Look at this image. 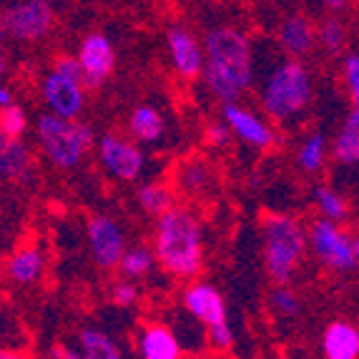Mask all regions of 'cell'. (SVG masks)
<instances>
[{
    "label": "cell",
    "instance_id": "cell-33",
    "mask_svg": "<svg viewBox=\"0 0 359 359\" xmlns=\"http://www.w3.org/2000/svg\"><path fill=\"white\" fill-rule=\"evenodd\" d=\"M108 299H111L114 306H118V309H131L141 299V289L136 287V282L118 279V282H114L111 289H108Z\"/></svg>",
    "mask_w": 359,
    "mask_h": 359
},
{
    "label": "cell",
    "instance_id": "cell-22",
    "mask_svg": "<svg viewBox=\"0 0 359 359\" xmlns=\"http://www.w3.org/2000/svg\"><path fill=\"white\" fill-rule=\"evenodd\" d=\"M330 154L334 156V161L339 166L354 168L359 163V108L352 103L349 114L344 116L341 126L337 128L334 138L330 144Z\"/></svg>",
    "mask_w": 359,
    "mask_h": 359
},
{
    "label": "cell",
    "instance_id": "cell-3",
    "mask_svg": "<svg viewBox=\"0 0 359 359\" xmlns=\"http://www.w3.org/2000/svg\"><path fill=\"white\" fill-rule=\"evenodd\" d=\"M317 83L304 60L287 58L276 50V60L264 68L259 81V103L264 116L274 126H287L299 121L314 103Z\"/></svg>",
    "mask_w": 359,
    "mask_h": 359
},
{
    "label": "cell",
    "instance_id": "cell-2",
    "mask_svg": "<svg viewBox=\"0 0 359 359\" xmlns=\"http://www.w3.org/2000/svg\"><path fill=\"white\" fill-rule=\"evenodd\" d=\"M151 252L171 279L194 282L204 269V224L191 206L176 204L156 216Z\"/></svg>",
    "mask_w": 359,
    "mask_h": 359
},
{
    "label": "cell",
    "instance_id": "cell-17",
    "mask_svg": "<svg viewBox=\"0 0 359 359\" xmlns=\"http://www.w3.org/2000/svg\"><path fill=\"white\" fill-rule=\"evenodd\" d=\"M136 354L138 359H184V344L174 327L149 322L136 334Z\"/></svg>",
    "mask_w": 359,
    "mask_h": 359
},
{
    "label": "cell",
    "instance_id": "cell-10",
    "mask_svg": "<svg viewBox=\"0 0 359 359\" xmlns=\"http://www.w3.org/2000/svg\"><path fill=\"white\" fill-rule=\"evenodd\" d=\"M222 121L231 131V138H239L241 144L254 151H271L276 146V141H279L274 123L266 116L257 114L254 108L244 106L241 101L224 103Z\"/></svg>",
    "mask_w": 359,
    "mask_h": 359
},
{
    "label": "cell",
    "instance_id": "cell-11",
    "mask_svg": "<svg viewBox=\"0 0 359 359\" xmlns=\"http://www.w3.org/2000/svg\"><path fill=\"white\" fill-rule=\"evenodd\" d=\"M86 236H88L90 257H93L98 269L116 271L128 246L126 229L121 226L118 219L111 214H93L88 219V226H86Z\"/></svg>",
    "mask_w": 359,
    "mask_h": 359
},
{
    "label": "cell",
    "instance_id": "cell-8",
    "mask_svg": "<svg viewBox=\"0 0 359 359\" xmlns=\"http://www.w3.org/2000/svg\"><path fill=\"white\" fill-rule=\"evenodd\" d=\"M93 149H96V158L103 171H106V176L123 181V184H133V181L144 179L146 168H149V156L126 133H101V136H96Z\"/></svg>",
    "mask_w": 359,
    "mask_h": 359
},
{
    "label": "cell",
    "instance_id": "cell-21",
    "mask_svg": "<svg viewBox=\"0 0 359 359\" xmlns=\"http://www.w3.org/2000/svg\"><path fill=\"white\" fill-rule=\"evenodd\" d=\"M168 131L166 116L151 103H141L128 116V138L138 146H158L163 144Z\"/></svg>",
    "mask_w": 359,
    "mask_h": 359
},
{
    "label": "cell",
    "instance_id": "cell-6",
    "mask_svg": "<svg viewBox=\"0 0 359 359\" xmlns=\"http://www.w3.org/2000/svg\"><path fill=\"white\" fill-rule=\"evenodd\" d=\"M86 98H88V90L83 86L76 55H55L50 71H46L41 78V101L46 106V114L76 121L83 116L88 103Z\"/></svg>",
    "mask_w": 359,
    "mask_h": 359
},
{
    "label": "cell",
    "instance_id": "cell-39",
    "mask_svg": "<svg viewBox=\"0 0 359 359\" xmlns=\"http://www.w3.org/2000/svg\"><path fill=\"white\" fill-rule=\"evenodd\" d=\"M6 43V25H3V11H0V46Z\"/></svg>",
    "mask_w": 359,
    "mask_h": 359
},
{
    "label": "cell",
    "instance_id": "cell-24",
    "mask_svg": "<svg viewBox=\"0 0 359 359\" xmlns=\"http://www.w3.org/2000/svg\"><path fill=\"white\" fill-rule=\"evenodd\" d=\"M327 156H330V138L324 131H311L297 146V166L306 176H317L327 168Z\"/></svg>",
    "mask_w": 359,
    "mask_h": 359
},
{
    "label": "cell",
    "instance_id": "cell-20",
    "mask_svg": "<svg viewBox=\"0 0 359 359\" xmlns=\"http://www.w3.org/2000/svg\"><path fill=\"white\" fill-rule=\"evenodd\" d=\"M324 359H359V330L349 319H334L324 327L319 339Z\"/></svg>",
    "mask_w": 359,
    "mask_h": 359
},
{
    "label": "cell",
    "instance_id": "cell-26",
    "mask_svg": "<svg viewBox=\"0 0 359 359\" xmlns=\"http://www.w3.org/2000/svg\"><path fill=\"white\" fill-rule=\"evenodd\" d=\"M311 201H314V209H317L319 219H327V222L344 224L349 222V201L341 191H337L334 186L330 184H317L314 191H311Z\"/></svg>",
    "mask_w": 359,
    "mask_h": 359
},
{
    "label": "cell",
    "instance_id": "cell-13",
    "mask_svg": "<svg viewBox=\"0 0 359 359\" xmlns=\"http://www.w3.org/2000/svg\"><path fill=\"white\" fill-rule=\"evenodd\" d=\"M181 309L191 319H196L201 327L226 322L229 309L224 294L214 287L211 282H191L181 292Z\"/></svg>",
    "mask_w": 359,
    "mask_h": 359
},
{
    "label": "cell",
    "instance_id": "cell-37",
    "mask_svg": "<svg viewBox=\"0 0 359 359\" xmlns=\"http://www.w3.org/2000/svg\"><path fill=\"white\" fill-rule=\"evenodd\" d=\"M0 359H30L28 354L18 352V349H11V347H0Z\"/></svg>",
    "mask_w": 359,
    "mask_h": 359
},
{
    "label": "cell",
    "instance_id": "cell-14",
    "mask_svg": "<svg viewBox=\"0 0 359 359\" xmlns=\"http://www.w3.org/2000/svg\"><path fill=\"white\" fill-rule=\"evenodd\" d=\"M166 46H168L171 66H174V71L184 81L201 78V71H204V46H201V38L196 33L176 25V28L168 30Z\"/></svg>",
    "mask_w": 359,
    "mask_h": 359
},
{
    "label": "cell",
    "instance_id": "cell-32",
    "mask_svg": "<svg viewBox=\"0 0 359 359\" xmlns=\"http://www.w3.org/2000/svg\"><path fill=\"white\" fill-rule=\"evenodd\" d=\"M233 341H236V334H233V327L231 322H219V324H211L204 330V344H209L214 352H229L233 347Z\"/></svg>",
    "mask_w": 359,
    "mask_h": 359
},
{
    "label": "cell",
    "instance_id": "cell-15",
    "mask_svg": "<svg viewBox=\"0 0 359 359\" xmlns=\"http://www.w3.org/2000/svg\"><path fill=\"white\" fill-rule=\"evenodd\" d=\"M276 50L287 58L294 60H304L309 58L314 50H317V25L311 23V18L302 15V13H294L279 23L274 38Z\"/></svg>",
    "mask_w": 359,
    "mask_h": 359
},
{
    "label": "cell",
    "instance_id": "cell-25",
    "mask_svg": "<svg viewBox=\"0 0 359 359\" xmlns=\"http://www.w3.org/2000/svg\"><path fill=\"white\" fill-rule=\"evenodd\" d=\"M76 347L83 359H123V352L108 332L98 327H83L76 334Z\"/></svg>",
    "mask_w": 359,
    "mask_h": 359
},
{
    "label": "cell",
    "instance_id": "cell-38",
    "mask_svg": "<svg viewBox=\"0 0 359 359\" xmlns=\"http://www.w3.org/2000/svg\"><path fill=\"white\" fill-rule=\"evenodd\" d=\"M11 73V58H8V53L3 48H0V81Z\"/></svg>",
    "mask_w": 359,
    "mask_h": 359
},
{
    "label": "cell",
    "instance_id": "cell-31",
    "mask_svg": "<svg viewBox=\"0 0 359 359\" xmlns=\"http://www.w3.org/2000/svg\"><path fill=\"white\" fill-rule=\"evenodd\" d=\"M341 86L349 93V101L359 106V55L357 50L341 53Z\"/></svg>",
    "mask_w": 359,
    "mask_h": 359
},
{
    "label": "cell",
    "instance_id": "cell-28",
    "mask_svg": "<svg viewBox=\"0 0 359 359\" xmlns=\"http://www.w3.org/2000/svg\"><path fill=\"white\" fill-rule=\"evenodd\" d=\"M349 43V25L341 15H327L317 23V48L327 55H341Z\"/></svg>",
    "mask_w": 359,
    "mask_h": 359
},
{
    "label": "cell",
    "instance_id": "cell-7",
    "mask_svg": "<svg viewBox=\"0 0 359 359\" xmlns=\"http://www.w3.org/2000/svg\"><path fill=\"white\" fill-rule=\"evenodd\" d=\"M306 246L332 274H352L359 264V241L344 224L314 219L306 229Z\"/></svg>",
    "mask_w": 359,
    "mask_h": 359
},
{
    "label": "cell",
    "instance_id": "cell-29",
    "mask_svg": "<svg viewBox=\"0 0 359 359\" xmlns=\"http://www.w3.org/2000/svg\"><path fill=\"white\" fill-rule=\"evenodd\" d=\"M271 309L282 319H294L302 314V297L292 289V284H276L269 294Z\"/></svg>",
    "mask_w": 359,
    "mask_h": 359
},
{
    "label": "cell",
    "instance_id": "cell-19",
    "mask_svg": "<svg viewBox=\"0 0 359 359\" xmlns=\"http://www.w3.org/2000/svg\"><path fill=\"white\" fill-rule=\"evenodd\" d=\"M46 266H48V257L43 252V246L23 244L8 257L6 276L15 287H33L43 279Z\"/></svg>",
    "mask_w": 359,
    "mask_h": 359
},
{
    "label": "cell",
    "instance_id": "cell-35",
    "mask_svg": "<svg viewBox=\"0 0 359 359\" xmlns=\"http://www.w3.org/2000/svg\"><path fill=\"white\" fill-rule=\"evenodd\" d=\"M330 15H341L349 8V0H319Z\"/></svg>",
    "mask_w": 359,
    "mask_h": 359
},
{
    "label": "cell",
    "instance_id": "cell-1",
    "mask_svg": "<svg viewBox=\"0 0 359 359\" xmlns=\"http://www.w3.org/2000/svg\"><path fill=\"white\" fill-rule=\"evenodd\" d=\"M206 90L216 101L236 103L257 81V50L252 38L236 25H214L201 38Z\"/></svg>",
    "mask_w": 359,
    "mask_h": 359
},
{
    "label": "cell",
    "instance_id": "cell-9",
    "mask_svg": "<svg viewBox=\"0 0 359 359\" xmlns=\"http://www.w3.org/2000/svg\"><path fill=\"white\" fill-rule=\"evenodd\" d=\"M6 36L15 43H41L50 36L55 25V11L50 0H15L3 11Z\"/></svg>",
    "mask_w": 359,
    "mask_h": 359
},
{
    "label": "cell",
    "instance_id": "cell-16",
    "mask_svg": "<svg viewBox=\"0 0 359 359\" xmlns=\"http://www.w3.org/2000/svg\"><path fill=\"white\" fill-rule=\"evenodd\" d=\"M36 176V154L23 138L0 133V181L23 186Z\"/></svg>",
    "mask_w": 359,
    "mask_h": 359
},
{
    "label": "cell",
    "instance_id": "cell-23",
    "mask_svg": "<svg viewBox=\"0 0 359 359\" xmlns=\"http://www.w3.org/2000/svg\"><path fill=\"white\" fill-rule=\"evenodd\" d=\"M136 204L144 214L156 219V216L166 214L171 206H176V189L166 179L144 181L136 189Z\"/></svg>",
    "mask_w": 359,
    "mask_h": 359
},
{
    "label": "cell",
    "instance_id": "cell-5",
    "mask_svg": "<svg viewBox=\"0 0 359 359\" xmlns=\"http://www.w3.org/2000/svg\"><path fill=\"white\" fill-rule=\"evenodd\" d=\"M33 133L43 158L63 174L83 166L96 146V131L86 121H68L46 111L33 123Z\"/></svg>",
    "mask_w": 359,
    "mask_h": 359
},
{
    "label": "cell",
    "instance_id": "cell-30",
    "mask_svg": "<svg viewBox=\"0 0 359 359\" xmlns=\"http://www.w3.org/2000/svg\"><path fill=\"white\" fill-rule=\"evenodd\" d=\"M30 128L28 111L18 103H11V106L0 108V133H6L11 138H23Z\"/></svg>",
    "mask_w": 359,
    "mask_h": 359
},
{
    "label": "cell",
    "instance_id": "cell-12",
    "mask_svg": "<svg viewBox=\"0 0 359 359\" xmlns=\"http://www.w3.org/2000/svg\"><path fill=\"white\" fill-rule=\"evenodd\" d=\"M78 68H81V76H83L86 90H98L106 86V81L114 76L116 68V50L114 43L106 33H88L83 36L81 46H78Z\"/></svg>",
    "mask_w": 359,
    "mask_h": 359
},
{
    "label": "cell",
    "instance_id": "cell-4",
    "mask_svg": "<svg viewBox=\"0 0 359 359\" xmlns=\"http://www.w3.org/2000/svg\"><path fill=\"white\" fill-rule=\"evenodd\" d=\"M262 257L264 269L274 284H289L302 269L306 257V229L292 214L271 211L262 216Z\"/></svg>",
    "mask_w": 359,
    "mask_h": 359
},
{
    "label": "cell",
    "instance_id": "cell-36",
    "mask_svg": "<svg viewBox=\"0 0 359 359\" xmlns=\"http://www.w3.org/2000/svg\"><path fill=\"white\" fill-rule=\"evenodd\" d=\"M11 103H15V96H13V90H11V86H6V83H0V108H6V106H11Z\"/></svg>",
    "mask_w": 359,
    "mask_h": 359
},
{
    "label": "cell",
    "instance_id": "cell-27",
    "mask_svg": "<svg viewBox=\"0 0 359 359\" xmlns=\"http://www.w3.org/2000/svg\"><path fill=\"white\" fill-rule=\"evenodd\" d=\"M116 271L121 274V279H128V282H138V279H146L156 271V257L151 252L149 244H136L126 246V252L121 257Z\"/></svg>",
    "mask_w": 359,
    "mask_h": 359
},
{
    "label": "cell",
    "instance_id": "cell-18",
    "mask_svg": "<svg viewBox=\"0 0 359 359\" xmlns=\"http://www.w3.org/2000/svg\"><path fill=\"white\" fill-rule=\"evenodd\" d=\"M219 184V176H216V168L209 158H201V156H194V158H184V161L176 166L174 174V189L181 191L184 196L191 198H206Z\"/></svg>",
    "mask_w": 359,
    "mask_h": 359
},
{
    "label": "cell",
    "instance_id": "cell-34",
    "mask_svg": "<svg viewBox=\"0 0 359 359\" xmlns=\"http://www.w3.org/2000/svg\"><path fill=\"white\" fill-rule=\"evenodd\" d=\"M201 138H204L206 149L224 151L229 144H231V131L226 128V123H224V121H209V123L204 126Z\"/></svg>",
    "mask_w": 359,
    "mask_h": 359
}]
</instances>
